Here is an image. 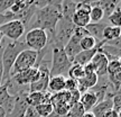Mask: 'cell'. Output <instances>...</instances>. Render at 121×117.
Wrapping results in <instances>:
<instances>
[{"instance_id": "6da1fadb", "label": "cell", "mask_w": 121, "mask_h": 117, "mask_svg": "<svg viewBox=\"0 0 121 117\" xmlns=\"http://www.w3.org/2000/svg\"><path fill=\"white\" fill-rule=\"evenodd\" d=\"M62 18V1H48L43 8L36 9L28 23L29 29L39 28L47 33L48 38H52L55 33L57 23ZM28 29V30H29Z\"/></svg>"}, {"instance_id": "7a4b0ae2", "label": "cell", "mask_w": 121, "mask_h": 117, "mask_svg": "<svg viewBox=\"0 0 121 117\" xmlns=\"http://www.w3.org/2000/svg\"><path fill=\"white\" fill-rule=\"evenodd\" d=\"M27 46L24 41H16V42H9L6 44L2 52V77L0 84L10 81V72L13 69V65L17 59L18 54L26 50Z\"/></svg>"}, {"instance_id": "3957f363", "label": "cell", "mask_w": 121, "mask_h": 117, "mask_svg": "<svg viewBox=\"0 0 121 117\" xmlns=\"http://www.w3.org/2000/svg\"><path fill=\"white\" fill-rule=\"evenodd\" d=\"M72 66V62L65 54L64 48L52 46V61L49 68V77H65Z\"/></svg>"}, {"instance_id": "277c9868", "label": "cell", "mask_w": 121, "mask_h": 117, "mask_svg": "<svg viewBox=\"0 0 121 117\" xmlns=\"http://www.w3.org/2000/svg\"><path fill=\"white\" fill-rule=\"evenodd\" d=\"M36 59H37V52L36 51H33V50H29V48H26V50L22 51L18 54L17 59H16V61H15V63L13 65V69H11V72H10V78L13 74L34 68L35 63H36Z\"/></svg>"}, {"instance_id": "5b68a950", "label": "cell", "mask_w": 121, "mask_h": 117, "mask_svg": "<svg viewBox=\"0 0 121 117\" xmlns=\"http://www.w3.org/2000/svg\"><path fill=\"white\" fill-rule=\"evenodd\" d=\"M25 44L29 50L39 52L40 50L46 47L48 43V36L47 33L43 29L35 28V29H29L25 36Z\"/></svg>"}, {"instance_id": "8992f818", "label": "cell", "mask_w": 121, "mask_h": 117, "mask_svg": "<svg viewBox=\"0 0 121 117\" xmlns=\"http://www.w3.org/2000/svg\"><path fill=\"white\" fill-rule=\"evenodd\" d=\"M86 35H89V34H87V32L85 30V28H78L76 27L75 30H74L73 35L69 39V42L65 44V46L63 47L65 54L71 60V62L73 61V59L78 55V53L82 51L81 47H80V41H81L82 37L86 36Z\"/></svg>"}, {"instance_id": "52a82bcc", "label": "cell", "mask_w": 121, "mask_h": 117, "mask_svg": "<svg viewBox=\"0 0 121 117\" xmlns=\"http://www.w3.org/2000/svg\"><path fill=\"white\" fill-rule=\"evenodd\" d=\"M25 30H26L25 26L18 20H9L0 26V33L2 34V36L10 38L11 42L19 41V38L24 35Z\"/></svg>"}, {"instance_id": "ba28073f", "label": "cell", "mask_w": 121, "mask_h": 117, "mask_svg": "<svg viewBox=\"0 0 121 117\" xmlns=\"http://www.w3.org/2000/svg\"><path fill=\"white\" fill-rule=\"evenodd\" d=\"M27 95L28 91H25L20 89L18 90L15 95V106H13V110L9 114L6 115V117H24L26 113L27 108H28V103H27Z\"/></svg>"}, {"instance_id": "9c48e42d", "label": "cell", "mask_w": 121, "mask_h": 117, "mask_svg": "<svg viewBox=\"0 0 121 117\" xmlns=\"http://www.w3.org/2000/svg\"><path fill=\"white\" fill-rule=\"evenodd\" d=\"M39 78V71L37 68H31L29 70H26V71H22V72H19V73L13 74V77L10 78V81L15 84H18V86H29L30 83L36 82Z\"/></svg>"}, {"instance_id": "30bf717a", "label": "cell", "mask_w": 121, "mask_h": 117, "mask_svg": "<svg viewBox=\"0 0 121 117\" xmlns=\"http://www.w3.org/2000/svg\"><path fill=\"white\" fill-rule=\"evenodd\" d=\"M107 78L111 86L114 88L116 91H119L121 81V68L120 61H111L109 62L107 69Z\"/></svg>"}, {"instance_id": "8fae6325", "label": "cell", "mask_w": 121, "mask_h": 117, "mask_svg": "<svg viewBox=\"0 0 121 117\" xmlns=\"http://www.w3.org/2000/svg\"><path fill=\"white\" fill-rule=\"evenodd\" d=\"M9 82L0 84V107H2L6 112V115L13 110L15 106V96H13L8 90Z\"/></svg>"}, {"instance_id": "7c38bea8", "label": "cell", "mask_w": 121, "mask_h": 117, "mask_svg": "<svg viewBox=\"0 0 121 117\" xmlns=\"http://www.w3.org/2000/svg\"><path fill=\"white\" fill-rule=\"evenodd\" d=\"M91 63L93 65L94 72L98 75V78L107 77V69H108L109 61L102 53L99 52V50H98L96 54L93 56V59L91 60Z\"/></svg>"}, {"instance_id": "4fadbf2b", "label": "cell", "mask_w": 121, "mask_h": 117, "mask_svg": "<svg viewBox=\"0 0 121 117\" xmlns=\"http://www.w3.org/2000/svg\"><path fill=\"white\" fill-rule=\"evenodd\" d=\"M104 43H105V41H102V42L98 43L96 47L93 48V50H89V51H81V52L78 53V55L73 59L72 64H78V65H81V66H84V65H86L87 63H90L91 60L93 59V56L96 54L99 47Z\"/></svg>"}, {"instance_id": "5bb4252c", "label": "cell", "mask_w": 121, "mask_h": 117, "mask_svg": "<svg viewBox=\"0 0 121 117\" xmlns=\"http://www.w3.org/2000/svg\"><path fill=\"white\" fill-rule=\"evenodd\" d=\"M96 82H98V75L94 72L84 73V75L78 81V90L81 94H83L92 89L96 84Z\"/></svg>"}, {"instance_id": "9a60e30c", "label": "cell", "mask_w": 121, "mask_h": 117, "mask_svg": "<svg viewBox=\"0 0 121 117\" xmlns=\"http://www.w3.org/2000/svg\"><path fill=\"white\" fill-rule=\"evenodd\" d=\"M51 97L52 94L48 91L45 92H28L27 95V103L31 107H36L44 103H51Z\"/></svg>"}, {"instance_id": "2e32d148", "label": "cell", "mask_w": 121, "mask_h": 117, "mask_svg": "<svg viewBox=\"0 0 121 117\" xmlns=\"http://www.w3.org/2000/svg\"><path fill=\"white\" fill-rule=\"evenodd\" d=\"M107 25L101 24V23H90L86 27L85 30L87 32V34L92 36L93 38L96 41V43H100L104 41L103 39V30Z\"/></svg>"}, {"instance_id": "e0dca14e", "label": "cell", "mask_w": 121, "mask_h": 117, "mask_svg": "<svg viewBox=\"0 0 121 117\" xmlns=\"http://www.w3.org/2000/svg\"><path fill=\"white\" fill-rule=\"evenodd\" d=\"M72 23L78 28H85L90 24V16L89 13L83 9H76L72 17Z\"/></svg>"}, {"instance_id": "ac0fdd59", "label": "cell", "mask_w": 121, "mask_h": 117, "mask_svg": "<svg viewBox=\"0 0 121 117\" xmlns=\"http://www.w3.org/2000/svg\"><path fill=\"white\" fill-rule=\"evenodd\" d=\"M99 52H101L104 56L108 59L109 62L111 61H120V54H121V50L108 44H102L99 47Z\"/></svg>"}, {"instance_id": "d6986e66", "label": "cell", "mask_w": 121, "mask_h": 117, "mask_svg": "<svg viewBox=\"0 0 121 117\" xmlns=\"http://www.w3.org/2000/svg\"><path fill=\"white\" fill-rule=\"evenodd\" d=\"M65 77L62 75H56V77H51L48 81V88L47 91L49 94H57L60 91L65 90Z\"/></svg>"}, {"instance_id": "ffe728a7", "label": "cell", "mask_w": 121, "mask_h": 117, "mask_svg": "<svg viewBox=\"0 0 121 117\" xmlns=\"http://www.w3.org/2000/svg\"><path fill=\"white\" fill-rule=\"evenodd\" d=\"M80 103L83 106V108H84L85 112H91L93 109V107L98 104V99H96L94 94L89 90V91H85V92L81 94Z\"/></svg>"}, {"instance_id": "44dd1931", "label": "cell", "mask_w": 121, "mask_h": 117, "mask_svg": "<svg viewBox=\"0 0 121 117\" xmlns=\"http://www.w3.org/2000/svg\"><path fill=\"white\" fill-rule=\"evenodd\" d=\"M112 109V100L111 99H104L95 105L93 109L91 110L94 117H103L109 110Z\"/></svg>"}, {"instance_id": "7402d4cb", "label": "cell", "mask_w": 121, "mask_h": 117, "mask_svg": "<svg viewBox=\"0 0 121 117\" xmlns=\"http://www.w3.org/2000/svg\"><path fill=\"white\" fill-rule=\"evenodd\" d=\"M76 4L74 1H62V18L66 20H72L74 13L76 10Z\"/></svg>"}, {"instance_id": "603a6c76", "label": "cell", "mask_w": 121, "mask_h": 117, "mask_svg": "<svg viewBox=\"0 0 121 117\" xmlns=\"http://www.w3.org/2000/svg\"><path fill=\"white\" fill-rule=\"evenodd\" d=\"M121 35V28L120 27H116V26H105L103 30V39L105 42L109 41H113V39L120 38Z\"/></svg>"}, {"instance_id": "cb8c5ba5", "label": "cell", "mask_w": 121, "mask_h": 117, "mask_svg": "<svg viewBox=\"0 0 121 117\" xmlns=\"http://www.w3.org/2000/svg\"><path fill=\"white\" fill-rule=\"evenodd\" d=\"M120 2V0H103V1H100L99 6L103 10L104 17H109Z\"/></svg>"}, {"instance_id": "d4e9b609", "label": "cell", "mask_w": 121, "mask_h": 117, "mask_svg": "<svg viewBox=\"0 0 121 117\" xmlns=\"http://www.w3.org/2000/svg\"><path fill=\"white\" fill-rule=\"evenodd\" d=\"M96 41H95L92 36L90 35H86V36H84L81 38L80 41V47L82 51H89V50H93V48L96 47Z\"/></svg>"}, {"instance_id": "484cf974", "label": "cell", "mask_w": 121, "mask_h": 117, "mask_svg": "<svg viewBox=\"0 0 121 117\" xmlns=\"http://www.w3.org/2000/svg\"><path fill=\"white\" fill-rule=\"evenodd\" d=\"M67 74H69V79H73L75 81H78L84 75V69H83V66H81V65L72 64V66L69 68Z\"/></svg>"}, {"instance_id": "4316f807", "label": "cell", "mask_w": 121, "mask_h": 117, "mask_svg": "<svg viewBox=\"0 0 121 117\" xmlns=\"http://www.w3.org/2000/svg\"><path fill=\"white\" fill-rule=\"evenodd\" d=\"M89 16H90V22L91 23H100L104 18L103 10H102L101 7H99V6H93V7H91Z\"/></svg>"}, {"instance_id": "83f0119b", "label": "cell", "mask_w": 121, "mask_h": 117, "mask_svg": "<svg viewBox=\"0 0 121 117\" xmlns=\"http://www.w3.org/2000/svg\"><path fill=\"white\" fill-rule=\"evenodd\" d=\"M108 20L111 23V26L120 27L121 26V2L113 10V13L108 17Z\"/></svg>"}, {"instance_id": "f1b7e54d", "label": "cell", "mask_w": 121, "mask_h": 117, "mask_svg": "<svg viewBox=\"0 0 121 117\" xmlns=\"http://www.w3.org/2000/svg\"><path fill=\"white\" fill-rule=\"evenodd\" d=\"M33 1H24V0H17V1H15L13 5L10 7L8 11L10 14H13V15H16V14H19L20 11H22L24 9H26L28 6L31 5Z\"/></svg>"}, {"instance_id": "f546056e", "label": "cell", "mask_w": 121, "mask_h": 117, "mask_svg": "<svg viewBox=\"0 0 121 117\" xmlns=\"http://www.w3.org/2000/svg\"><path fill=\"white\" fill-rule=\"evenodd\" d=\"M38 117H47L53 112V106L51 103H44L35 107Z\"/></svg>"}, {"instance_id": "4dcf8cb0", "label": "cell", "mask_w": 121, "mask_h": 117, "mask_svg": "<svg viewBox=\"0 0 121 117\" xmlns=\"http://www.w3.org/2000/svg\"><path fill=\"white\" fill-rule=\"evenodd\" d=\"M85 113V110L83 108L81 103H75L69 107V110L67 113V117H82Z\"/></svg>"}, {"instance_id": "1f68e13d", "label": "cell", "mask_w": 121, "mask_h": 117, "mask_svg": "<svg viewBox=\"0 0 121 117\" xmlns=\"http://www.w3.org/2000/svg\"><path fill=\"white\" fill-rule=\"evenodd\" d=\"M112 110L113 112H116L117 114L120 115V108H121V104H120V92H118L116 95L112 97Z\"/></svg>"}, {"instance_id": "d6a6232c", "label": "cell", "mask_w": 121, "mask_h": 117, "mask_svg": "<svg viewBox=\"0 0 121 117\" xmlns=\"http://www.w3.org/2000/svg\"><path fill=\"white\" fill-rule=\"evenodd\" d=\"M15 0H0V15H4L8 11L13 5Z\"/></svg>"}, {"instance_id": "836d02e7", "label": "cell", "mask_w": 121, "mask_h": 117, "mask_svg": "<svg viewBox=\"0 0 121 117\" xmlns=\"http://www.w3.org/2000/svg\"><path fill=\"white\" fill-rule=\"evenodd\" d=\"M65 90L66 91H73L78 90V81H75L73 79H65Z\"/></svg>"}, {"instance_id": "e575fe53", "label": "cell", "mask_w": 121, "mask_h": 117, "mask_svg": "<svg viewBox=\"0 0 121 117\" xmlns=\"http://www.w3.org/2000/svg\"><path fill=\"white\" fill-rule=\"evenodd\" d=\"M80 97H81V92L78 90L69 91V105L72 106L75 103H78L80 101Z\"/></svg>"}, {"instance_id": "d590c367", "label": "cell", "mask_w": 121, "mask_h": 117, "mask_svg": "<svg viewBox=\"0 0 121 117\" xmlns=\"http://www.w3.org/2000/svg\"><path fill=\"white\" fill-rule=\"evenodd\" d=\"M24 117H38L37 113H36V109L35 107H31V106H28L26 113H25V116Z\"/></svg>"}, {"instance_id": "8d00e7d4", "label": "cell", "mask_w": 121, "mask_h": 117, "mask_svg": "<svg viewBox=\"0 0 121 117\" xmlns=\"http://www.w3.org/2000/svg\"><path fill=\"white\" fill-rule=\"evenodd\" d=\"M4 45H0V79L2 77V52H4ZM1 81V80H0Z\"/></svg>"}, {"instance_id": "74e56055", "label": "cell", "mask_w": 121, "mask_h": 117, "mask_svg": "<svg viewBox=\"0 0 121 117\" xmlns=\"http://www.w3.org/2000/svg\"><path fill=\"white\" fill-rule=\"evenodd\" d=\"M10 19H9V17L6 15V14H4V15H0V26L1 25H4V23H7V22H9Z\"/></svg>"}, {"instance_id": "f35d334b", "label": "cell", "mask_w": 121, "mask_h": 117, "mask_svg": "<svg viewBox=\"0 0 121 117\" xmlns=\"http://www.w3.org/2000/svg\"><path fill=\"white\" fill-rule=\"evenodd\" d=\"M103 117H120V115H119V114H117L116 112H113L112 109H111V110H109L108 113L105 114Z\"/></svg>"}, {"instance_id": "ab89813d", "label": "cell", "mask_w": 121, "mask_h": 117, "mask_svg": "<svg viewBox=\"0 0 121 117\" xmlns=\"http://www.w3.org/2000/svg\"><path fill=\"white\" fill-rule=\"evenodd\" d=\"M47 117H67V116H63V115H58V114H56L55 112H52V113L49 114Z\"/></svg>"}, {"instance_id": "60d3db41", "label": "cell", "mask_w": 121, "mask_h": 117, "mask_svg": "<svg viewBox=\"0 0 121 117\" xmlns=\"http://www.w3.org/2000/svg\"><path fill=\"white\" fill-rule=\"evenodd\" d=\"M82 117H94V115H93V113H92V112H85V113H84V115H83Z\"/></svg>"}, {"instance_id": "b9f144b4", "label": "cell", "mask_w": 121, "mask_h": 117, "mask_svg": "<svg viewBox=\"0 0 121 117\" xmlns=\"http://www.w3.org/2000/svg\"><path fill=\"white\" fill-rule=\"evenodd\" d=\"M0 117H6V112L2 107H0Z\"/></svg>"}, {"instance_id": "7bdbcfd3", "label": "cell", "mask_w": 121, "mask_h": 117, "mask_svg": "<svg viewBox=\"0 0 121 117\" xmlns=\"http://www.w3.org/2000/svg\"><path fill=\"white\" fill-rule=\"evenodd\" d=\"M2 39H4V36H2V34L0 33V45L2 44Z\"/></svg>"}, {"instance_id": "ee69618b", "label": "cell", "mask_w": 121, "mask_h": 117, "mask_svg": "<svg viewBox=\"0 0 121 117\" xmlns=\"http://www.w3.org/2000/svg\"><path fill=\"white\" fill-rule=\"evenodd\" d=\"M0 80H1V79H0Z\"/></svg>"}]
</instances>
